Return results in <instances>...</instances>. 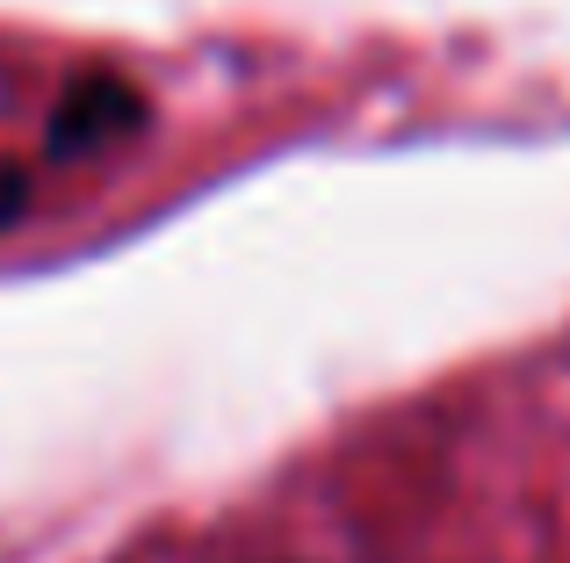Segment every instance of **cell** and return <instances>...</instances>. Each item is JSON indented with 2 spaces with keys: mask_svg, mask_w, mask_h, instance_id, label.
<instances>
[{
  "mask_svg": "<svg viewBox=\"0 0 570 563\" xmlns=\"http://www.w3.org/2000/svg\"><path fill=\"white\" fill-rule=\"evenodd\" d=\"M145 95L130 80H116V72H87V80H72L66 95H58L51 124H43V152L51 159H87L101 152V145H124L130 130H145Z\"/></svg>",
  "mask_w": 570,
  "mask_h": 563,
  "instance_id": "1",
  "label": "cell"
},
{
  "mask_svg": "<svg viewBox=\"0 0 570 563\" xmlns=\"http://www.w3.org/2000/svg\"><path fill=\"white\" fill-rule=\"evenodd\" d=\"M22 203H29V174L0 159V231H8L14 217H22Z\"/></svg>",
  "mask_w": 570,
  "mask_h": 563,
  "instance_id": "2",
  "label": "cell"
}]
</instances>
